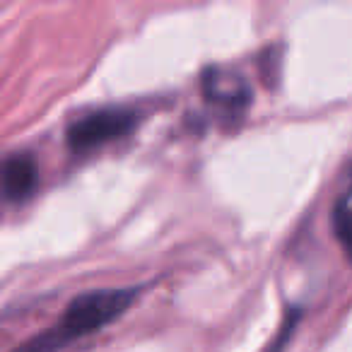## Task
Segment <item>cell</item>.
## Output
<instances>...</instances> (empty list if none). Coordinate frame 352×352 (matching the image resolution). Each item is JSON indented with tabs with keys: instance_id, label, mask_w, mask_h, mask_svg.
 I'll use <instances>...</instances> for the list:
<instances>
[{
	"instance_id": "6da1fadb",
	"label": "cell",
	"mask_w": 352,
	"mask_h": 352,
	"mask_svg": "<svg viewBox=\"0 0 352 352\" xmlns=\"http://www.w3.org/2000/svg\"><path fill=\"white\" fill-rule=\"evenodd\" d=\"M138 294H140V287H104L78 294L65 307L56 326L30 338L12 352H63L70 342L82 340L116 321L135 302Z\"/></svg>"
},
{
	"instance_id": "7a4b0ae2",
	"label": "cell",
	"mask_w": 352,
	"mask_h": 352,
	"mask_svg": "<svg viewBox=\"0 0 352 352\" xmlns=\"http://www.w3.org/2000/svg\"><path fill=\"white\" fill-rule=\"evenodd\" d=\"M138 126L135 109L128 107H102L85 116L75 118L65 131V142L73 152H87L104 147L113 140L126 138Z\"/></svg>"
},
{
	"instance_id": "3957f363",
	"label": "cell",
	"mask_w": 352,
	"mask_h": 352,
	"mask_svg": "<svg viewBox=\"0 0 352 352\" xmlns=\"http://www.w3.org/2000/svg\"><path fill=\"white\" fill-rule=\"evenodd\" d=\"M201 92L208 107L222 118H239L251 104V85L239 70L227 65H210L201 75Z\"/></svg>"
},
{
	"instance_id": "277c9868",
	"label": "cell",
	"mask_w": 352,
	"mask_h": 352,
	"mask_svg": "<svg viewBox=\"0 0 352 352\" xmlns=\"http://www.w3.org/2000/svg\"><path fill=\"white\" fill-rule=\"evenodd\" d=\"M3 176V198L8 203H20L36 188V164L27 152H10L0 166Z\"/></svg>"
},
{
	"instance_id": "5b68a950",
	"label": "cell",
	"mask_w": 352,
	"mask_h": 352,
	"mask_svg": "<svg viewBox=\"0 0 352 352\" xmlns=\"http://www.w3.org/2000/svg\"><path fill=\"white\" fill-rule=\"evenodd\" d=\"M331 227L336 239L340 241L342 251L352 258V162L347 166L345 184L338 193L331 210Z\"/></svg>"
},
{
	"instance_id": "8992f818",
	"label": "cell",
	"mask_w": 352,
	"mask_h": 352,
	"mask_svg": "<svg viewBox=\"0 0 352 352\" xmlns=\"http://www.w3.org/2000/svg\"><path fill=\"white\" fill-rule=\"evenodd\" d=\"M297 321H299V311H297V309H292V314H287V321H285L283 328H280V333H278V338H275V342H273V345H268V350H265V352H280V350H283V340L289 336V333L294 331Z\"/></svg>"
}]
</instances>
